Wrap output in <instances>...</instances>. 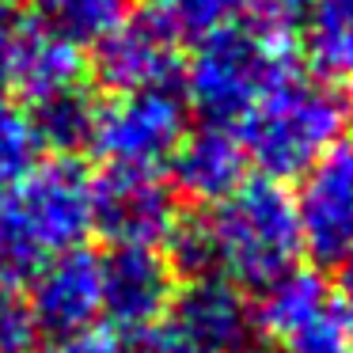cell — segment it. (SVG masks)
<instances>
[{
  "mask_svg": "<svg viewBox=\"0 0 353 353\" xmlns=\"http://www.w3.org/2000/svg\"><path fill=\"white\" fill-rule=\"evenodd\" d=\"M175 262L194 277H224L236 289H270L292 274L300 254V224L292 198L274 179L243 183L205 216L179 221L168 239Z\"/></svg>",
  "mask_w": 353,
  "mask_h": 353,
  "instance_id": "cell-1",
  "label": "cell"
},
{
  "mask_svg": "<svg viewBox=\"0 0 353 353\" xmlns=\"http://www.w3.org/2000/svg\"><path fill=\"white\" fill-rule=\"evenodd\" d=\"M353 103L334 80L289 72L239 122V145L270 179L304 175L323 152L342 141Z\"/></svg>",
  "mask_w": 353,
  "mask_h": 353,
  "instance_id": "cell-3",
  "label": "cell"
},
{
  "mask_svg": "<svg viewBox=\"0 0 353 353\" xmlns=\"http://www.w3.org/2000/svg\"><path fill=\"white\" fill-rule=\"evenodd\" d=\"M23 296L39 330H50L61 342L95 330V319L103 315L99 254L88 247H72V251L42 262L31 274Z\"/></svg>",
  "mask_w": 353,
  "mask_h": 353,
  "instance_id": "cell-10",
  "label": "cell"
},
{
  "mask_svg": "<svg viewBox=\"0 0 353 353\" xmlns=\"http://www.w3.org/2000/svg\"><path fill=\"white\" fill-rule=\"evenodd\" d=\"M175 330L190 338L205 353H254L259 345V319L247 304L243 289H236L224 277H194L190 285L175 292Z\"/></svg>",
  "mask_w": 353,
  "mask_h": 353,
  "instance_id": "cell-12",
  "label": "cell"
},
{
  "mask_svg": "<svg viewBox=\"0 0 353 353\" xmlns=\"http://www.w3.org/2000/svg\"><path fill=\"white\" fill-rule=\"evenodd\" d=\"M39 323L27 307L23 289L0 281V353H39Z\"/></svg>",
  "mask_w": 353,
  "mask_h": 353,
  "instance_id": "cell-20",
  "label": "cell"
},
{
  "mask_svg": "<svg viewBox=\"0 0 353 353\" xmlns=\"http://www.w3.org/2000/svg\"><path fill=\"white\" fill-rule=\"evenodd\" d=\"M50 353H130V350H125V342L114 330H88V334L57 342Z\"/></svg>",
  "mask_w": 353,
  "mask_h": 353,
  "instance_id": "cell-22",
  "label": "cell"
},
{
  "mask_svg": "<svg viewBox=\"0 0 353 353\" xmlns=\"http://www.w3.org/2000/svg\"><path fill=\"white\" fill-rule=\"evenodd\" d=\"M0 8H8V0H0Z\"/></svg>",
  "mask_w": 353,
  "mask_h": 353,
  "instance_id": "cell-26",
  "label": "cell"
},
{
  "mask_svg": "<svg viewBox=\"0 0 353 353\" xmlns=\"http://www.w3.org/2000/svg\"><path fill=\"white\" fill-rule=\"evenodd\" d=\"M292 72L289 42L266 23H228L194 42V57L183 65L186 99L209 125L243 122L277 84Z\"/></svg>",
  "mask_w": 353,
  "mask_h": 353,
  "instance_id": "cell-4",
  "label": "cell"
},
{
  "mask_svg": "<svg viewBox=\"0 0 353 353\" xmlns=\"http://www.w3.org/2000/svg\"><path fill=\"white\" fill-rule=\"evenodd\" d=\"M243 0H148V12L175 42H201L236 23Z\"/></svg>",
  "mask_w": 353,
  "mask_h": 353,
  "instance_id": "cell-18",
  "label": "cell"
},
{
  "mask_svg": "<svg viewBox=\"0 0 353 353\" xmlns=\"http://www.w3.org/2000/svg\"><path fill=\"white\" fill-rule=\"evenodd\" d=\"M92 183L80 160L54 156L0 190V281L31 277L42 262L84 247L95 228Z\"/></svg>",
  "mask_w": 353,
  "mask_h": 353,
  "instance_id": "cell-2",
  "label": "cell"
},
{
  "mask_svg": "<svg viewBox=\"0 0 353 353\" xmlns=\"http://www.w3.org/2000/svg\"><path fill=\"white\" fill-rule=\"evenodd\" d=\"M42 163V137L34 118L19 103L0 99V190L27 179Z\"/></svg>",
  "mask_w": 353,
  "mask_h": 353,
  "instance_id": "cell-19",
  "label": "cell"
},
{
  "mask_svg": "<svg viewBox=\"0 0 353 353\" xmlns=\"http://www.w3.org/2000/svg\"><path fill=\"white\" fill-rule=\"evenodd\" d=\"M27 16L72 46H99L130 19V0H27Z\"/></svg>",
  "mask_w": 353,
  "mask_h": 353,
  "instance_id": "cell-15",
  "label": "cell"
},
{
  "mask_svg": "<svg viewBox=\"0 0 353 353\" xmlns=\"http://www.w3.org/2000/svg\"><path fill=\"white\" fill-rule=\"evenodd\" d=\"M307 54L327 80H353V0H312Z\"/></svg>",
  "mask_w": 353,
  "mask_h": 353,
  "instance_id": "cell-16",
  "label": "cell"
},
{
  "mask_svg": "<svg viewBox=\"0 0 353 353\" xmlns=\"http://www.w3.org/2000/svg\"><path fill=\"white\" fill-rule=\"evenodd\" d=\"M95 77L114 95L175 92L183 80V54L152 16H130L95 46Z\"/></svg>",
  "mask_w": 353,
  "mask_h": 353,
  "instance_id": "cell-11",
  "label": "cell"
},
{
  "mask_svg": "<svg viewBox=\"0 0 353 353\" xmlns=\"http://www.w3.org/2000/svg\"><path fill=\"white\" fill-rule=\"evenodd\" d=\"M300 243L319 262H338L353 247V137H342L300 175L292 198Z\"/></svg>",
  "mask_w": 353,
  "mask_h": 353,
  "instance_id": "cell-8",
  "label": "cell"
},
{
  "mask_svg": "<svg viewBox=\"0 0 353 353\" xmlns=\"http://www.w3.org/2000/svg\"><path fill=\"white\" fill-rule=\"evenodd\" d=\"M179 201L160 175L107 171L92 183V224L110 247H160L179 228Z\"/></svg>",
  "mask_w": 353,
  "mask_h": 353,
  "instance_id": "cell-7",
  "label": "cell"
},
{
  "mask_svg": "<svg viewBox=\"0 0 353 353\" xmlns=\"http://www.w3.org/2000/svg\"><path fill=\"white\" fill-rule=\"evenodd\" d=\"M103 315L114 330L145 334L175 304V266L152 247H110L99 254Z\"/></svg>",
  "mask_w": 353,
  "mask_h": 353,
  "instance_id": "cell-9",
  "label": "cell"
},
{
  "mask_svg": "<svg viewBox=\"0 0 353 353\" xmlns=\"http://www.w3.org/2000/svg\"><path fill=\"white\" fill-rule=\"evenodd\" d=\"M338 285H342V304L353 315V247L338 259Z\"/></svg>",
  "mask_w": 353,
  "mask_h": 353,
  "instance_id": "cell-25",
  "label": "cell"
},
{
  "mask_svg": "<svg viewBox=\"0 0 353 353\" xmlns=\"http://www.w3.org/2000/svg\"><path fill=\"white\" fill-rule=\"evenodd\" d=\"M254 319L259 334L277 338V353H353V315L312 270L270 285Z\"/></svg>",
  "mask_w": 353,
  "mask_h": 353,
  "instance_id": "cell-6",
  "label": "cell"
},
{
  "mask_svg": "<svg viewBox=\"0 0 353 353\" xmlns=\"http://www.w3.org/2000/svg\"><path fill=\"white\" fill-rule=\"evenodd\" d=\"M254 8V16H259V23L266 27H277L281 31L289 19L296 16H307V8H312V0H247Z\"/></svg>",
  "mask_w": 353,
  "mask_h": 353,
  "instance_id": "cell-23",
  "label": "cell"
},
{
  "mask_svg": "<svg viewBox=\"0 0 353 353\" xmlns=\"http://www.w3.org/2000/svg\"><path fill=\"white\" fill-rule=\"evenodd\" d=\"M130 353H205V350H198V345H194L190 338H183L175 327H156V330L137 334V345H133Z\"/></svg>",
  "mask_w": 353,
  "mask_h": 353,
  "instance_id": "cell-21",
  "label": "cell"
},
{
  "mask_svg": "<svg viewBox=\"0 0 353 353\" xmlns=\"http://www.w3.org/2000/svg\"><path fill=\"white\" fill-rule=\"evenodd\" d=\"M19 27H23V16H16L12 8H0V88H4V72H8L12 50H16Z\"/></svg>",
  "mask_w": 353,
  "mask_h": 353,
  "instance_id": "cell-24",
  "label": "cell"
},
{
  "mask_svg": "<svg viewBox=\"0 0 353 353\" xmlns=\"http://www.w3.org/2000/svg\"><path fill=\"white\" fill-rule=\"evenodd\" d=\"M31 118L42 137V148H57L61 156H69L72 148H84L92 141L95 103L88 95V88H77V92H65L57 99L31 107Z\"/></svg>",
  "mask_w": 353,
  "mask_h": 353,
  "instance_id": "cell-17",
  "label": "cell"
},
{
  "mask_svg": "<svg viewBox=\"0 0 353 353\" xmlns=\"http://www.w3.org/2000/svg\"><path fill=\"white\" fill-rule=\"evenodd\" d=\"M88 80V57L80 46L50 34L31 16H23L16 50H12L4 88L16 95L19 107H39L46 99H57L65 92H77Z\"/></svg>",
  "mask_w": 353,
  "mask_h": 353,
  "instance_id": "cell-13",
  "label": "cell"
},
{
  "mask_svg": "<svg viewBox=\"0 0 353 353\" xmlns=\"http://www.w3.org/2000/svg\"><path fill=\"white\" fill-rule=\"evenodd\" d=\"M186 137V103L175 92H133L95 103L92 152L107 171L156 175Z\"/></svg>",
  "mask_w": 353,
  "mask_h": 353,
  "instance_id": "cell-5",
  "label": "cell"
},
{
  "mask_svg": "<svg viewBox=\"0 0 353 353\" xmlns=\"http://www.w3.org/2000/svg\"><path fill=\"white\" fill-rule=\"evenodd\" d=\"M247 152L239 137L221 125H205L198 133H186L183 145L171 156V179L194 201H224L236 186H243Z\"/></svg>",
  "mask_w": 353,
  "mask_h": 353,
  "instance_id": "cell-14",
  "label": "cell"
}]
</instances>
